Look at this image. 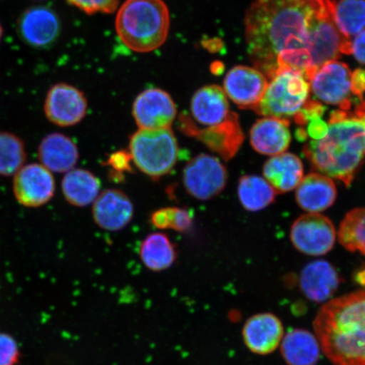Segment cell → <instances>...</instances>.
I'll return each instance as SVG.
<instances>
[{
    "label": "cell",
    "instance_id": "6da1fadb",
    "mask_svg": "<svg viewBox=\"0 0 365 365\" xmlns=\"http://www.w3.org/2000/svg\"><path fill=\"white\" fill-rule=\"evenodd\" d=\"M318 6L314 0H255L251 4L245 20L248 53L267 79L276 75L282 52L307 48L309 26Z\"/></svg>",
    "mask_w": 365,
    "mask_h": 365
},
{
    "label": "cell",
    "instance_id": "7a4b0ae2",
    "mask_svg": "<svg viewBox=\"0 0 365 365\" xmlns=\"http://www.w3.org/2000/svg\"><path fill=\"white\" fill-rule=\"evenodd\" d=\"M328 132L304 148V156L317 170L349 186L365 158V101L354 110L333 111Z\"/></svg>",
    "mask_w": 365,
    "mask_h": 365
},
{
    "label": "cell",
    "instance_id": "3957f363",
    "mask_svg": "<svg viewBox=\"0 0 365 365\" xmlns=\"http://www.w3.org/2000/svg\"><path fill=\"white\" fill-rule=\"evenodd\" d=\"M314 333L334 365H365V290L332 299L319 309Z\"/></svg>",
    "mask_w": 365,
    "mask_h": 365
},
{
    "label": "cell",
    "instance_id": "277c9868",
    "mask_svg": "<svg viewBox=\"0 0 365 365\" xmlns=\"http://www.w3.org/2000/svg\"><path fill=\"white\" fill-rule=\"evenodd\" d=\"M170 29V11L163 0H126L118 9L115 29L132 51L149 53L161 47Z\"/></svg>",
    "mask_w": 365,
    "mask_h": 365
},
{
    "label": "cell",
    "instance_id": "5b68a950",
    "mask_svg": "<svg viewBox=\"0 0 365 365\" xmlns=\"http://www.w3.org/2000/svg\"><path fill=\"white\" fill-rule=\"evenodd\" d=\"M128 150L136 168L154 180L168 175L179 158V145L172 129H139L130 137Z\"/></svg>",
    "mask_w": 365,
    "mask_h": 365
},
{
    "label": "cell",
    "instance_id": "8992f818",
    "mask_svg": "<svg viewBox=\"0 0 365 365\" xmlns=\"http://www.w3.org/2000/svg\"><path fill=\"white\" fill-rule=\"evenodd\" d=\"M308 81L299 72L291 70L277 72L255 111L266 117L289 120L308 101L310 91Z\"/></svg>",
    "mask_w": 365,
    "mask_h": 365
},
{
    "label": "cell",
    "instance_id": "52a82bcc",
    "mask_svg": "<svg viewBox=\"0 0 365 365\" xmlns=\"http://www.w3.org/2000/svg\"><path fill=\"white\" fill-rule=\"evenodd\" d=\"M319 6L308 30L307 48L317 71L326 63L336 61L341 54L352 53L351 41L342 34L333 17L334 2L319 0Z\"/></svg>",
    "mask_w": 365,
    "mask_h": 365
},
{
    "label": "cell",
    "instance_id": "ba28073f",
    "mask_svg": "<svg viewBox=\"0 0 365 365\" xmlns=\"http://www.w3.org/2000/svg\"><path fill=\"white\" fill-rule=\"evenodd\" d=\"M180 129L186 135L202 143L213 153L225 160L235 156L244 143V133L240 124L238 114L230 112L226 120L217 125L200 129L187 114L179 118Z\"/></svg>",
    "mask_w": 365,
    "mask_h": 365
},
{
    "label": "cell",
    "instance_id": "9c48e42d",
    "mask_svg": "<svg viewBox=\"0 0 365 365\" xmlns=\"http://www.w3.org/2000/svg\"><path fill=\"white\" fill-rule=\"evenodd\" d=\"M182 180L187 193L195 199L208 200L225 190L227 173L220 160L202 153L186 164Z\"/></svg>",
    "mask_w": 365,
    "mask_h": 365
},
{
    "label": "cell",
    "instance_id": "30bf717a",
    "mask_svg": "<svg viewBox=\"0 0 365 365\" xmlns=\"http://www.w3.org/2000/svg\"><path fill=\"white\" fill-rule=\"evenodd\" d=\"M16 202L26 208H39L51 202L56 190L53 173L39 163H26L13 177Z\"/></svg>",
    "mask_w": 365,
    "mask_h": 365
},
{
    "label": "cell",
    "instance_id": "8fae6325",
    "mask_svg": "<svg viewBox=\"0 0 365 365\" xmlns=\"http://www.w3.org/2000/svg\"><path fill=\"white\" fill-rule=\"evenodd\" d=\"M351 76L352 72L346 63L333 61L318 68L309 81L310 86L319 101L349 110L352 107Z\"/></svg>",
    "mask_w": 365,
    "mask_h": 365
},
{
    "label": "cell",
    "instance_id": "7c38bea8",
    "mask_svg": "<svg viewBox=\"0 0 365 365\" xmlns=\"http://www.w3.org/2000/svg\"><path fill=\"white\" fill-rule=\"evenodd\" d=\"M88 103L86 96L74 86L66 83L53 85L44 100L46 118L58 127L78 125L88 113Z\"/></svg>",
    "mask_w": 365,
    "mask_h": 365
},
{
    "label": "cell",
    "instance_id": "4fadbf2b",
    "mask_svg": "<svg viewBox=\"0 0 365 365\" xmlns=\"http://www.w3.org/2000/svg\"><path fill=\"white\" fill-rule=\"evenodd\" d=\"M132 115L139 129H171L177 117V107L167 91L148 88L137 96L132 106Z\"/></svg>",
    "mask_w": 365,
    "mask_h": 365
},
{
    "label": "cell",
    "instance_id": "5bb4252c",
    "mask_svg": "<svg viewBox=\"0 0 365 365\" xmlns=\"http://www.w3.org/2000/svg\"><path fill=\"white\" fill-rule=\"evenodd\" d=\"M336 231L330 219L317 213L299 217L291 228V240L300 252L319 257L334 246Z\"/></svg>",
    "mask_w": 365,
    "mask_h": 365
},
{
    "label": "cell",
    "instance_id": "9a60e30c",
    "mask_svg": "<svg viewBox=\"0 0 365 365\" xmlns=\"http://www.w3.org/2000/svg\"><path fill=\"white\" fill-rule=\"evenodd\" d=\"M17 33L26 45L36 49H47L56 42L61 33V20L52 9L33 6L21 14Z\"/></svg>",
    "mask_w": 365,
    "mask_h": 365
},
{
    "label": "cell",
    "instance_id": "2e32d148",
    "mask_svg": "<svg viewBox=\"0 0 365 365\" xmlns=\"http://www.w3.org/2000/svg\"><path fill=\"white\" fill-rule=\"evenodd\" d=\"M268 86V81L257 68L235 66L227 72L223 90L227 98L241 109H253L261 103Z\"/></svg>",
    "mask_w": 365,
    "mask_h": 365
},
{
    "label": "cell",
    "instance_id": "e0dca14e",
    "mask_svg": "<svg viewBox=\"0 0 365 365\" xmlns=\"http://www.w3.org/2000/svg\"><path fill=\"white\" fill-rule=\"evenodd\" d=\"M93 204L94 222L104 230H124L133 219L134 205L124 191L117 189L104 190Z\"/></svg>",
    "mask_w": 365,
    "mask_h": 365
},
{
    "label": "cell",
    "instance_id": "ac0fdd59",
    "mask_svg": "<svg viewBox=\"0 0 365 365\" xmlns=\"http://www.w3.org/2000/svg\"><path fill=\"white\" fill-rule=\"evenodd\" d=\"M284 335L280 319L272 313L255 314L246 321L243 328L245 344L250 352L267 355L281 344Z\"/></svg>",
    "mask_w": 365,
    "mask_h": 365
},
{
    "label": "cell",
    "instance_id": "d6986e66",
    "mask_svg": "<svg viewBox=\"0 0 365 365\" xmlns=\"http://www.w3.org/2000/svg\"><path fill=\"white\" fill-rule=\"evenodd\" d=\"M339 272L329 262L318 259L309 263L300 273L301 291L314 303H327L340 286Z\"/></svg>",
    "mask_w": 365,
    "mask_h": 365
},
{
    "label": "cell",
    "instance_id": "ffe728a7",
    "mask_svg": "<svg viewBox=\"0 0 365 365\" xmlns=\"http://www.w3.org/2000/svg\"><path fill=\"white\" fill-rule=\"evenodd\" d=\"M38 158V163L53 173H66L75 168L80 153L71 137L53 132L40 140Z\"/></svg>",
    "mask_w": 365,
    "mask_h": 365
},
{
    "label": "cell",
    "instance_id": "44dd1931",
    "mask_svg": "<svg viewBox=\"0 0 365 365\" xmlns=\"http://www.w3.org/2000/svg\"><path fill=\"white\" fill-rule=\"evenodd\" d=\"M289 120L266 117L257 120L250 130V143L259 153L277 156L291 143Z\"/></svg>",
    "mask_w": 365,
    "mask_h": 365
},
{
    "label": "cell",
    "instance_id": "7402d4cb",
    "mask_svg": "<svg viewBox=\"0 0 365 365\" xmlns=\"http://www.w3.org/2000/svg\"><path fill=\"white\" fill-rule=\"evenodd\" d=\"M190 111L200 125L210 127L221 124L230 113L225 90L217 85L198 89L191 98Z\"/></svg>",
    "mask_w": 365,
    "mask_h": 365
},
{
    "label": "cell",
    "instance_id": "603a6c76",
    "mask_svg": "<svg viewBox=\"0 0 365 365\" xmlns=\"http://www.w3.org/2000/svg\"><path fill=\"white\" fill-rule=\"evenodd\" d=\"M336 198V189L331 178L321 173H309L297 187L296 200L301 208L318 213L331 207Z\"/></svg>",
    "mask_w": 365,
    "mask_h": 365
},
{
    "label": "cell",
    "instance_id": "cb8c5ba5",
    "mask_svg": "<svg viewBox=\"0 0 365 365\" xmlns=\"http://www.w3.org/2000/svg\"><path fill=\"white\" fill-rule=\"evenodd\" d=\"M263 173L276 193H286L297 188L302 181L303 163L296 155L284 153L269 159Z\"/></svg>",
    "mask_w": 365,
    "mask_h": 365
},
{
    "label": "cell",
    "instance_id": "d4e9b609",
    "mask_svg": "<svg viewBox=\"0 0 365 365\" xmlns=\"http://www.w3.org/2000/svg\"><path fill=\"white\" fill-rule=\"evenodd\" d=\"M281 354L287 365H316L321 357V345L308 330L293 329L281 341Z\"/></svg>",
    "mask_w": 365,
    "mask_h": 365
},
{
    "label": "cell",
    "instance_id": "484cf974",
    "mask_svg": "<svg viewBox=\"0 0 365 365\" xmlns=\"http://www.w3.org/2000/svg\"><path fill=\"white\" fill-rule=\"evenodd\" d=\"M61 189L66 202L77 207H88L97 199L101 184L93 173L84 168H73L65 173Z\"/></svg>",
    "mask_w": 365,
    "mask_h": 365
},
{
    "label": "cell",
    "instance_id": "4316f807",
    "mask_svg": "<svg viewBox=\"0 0 365 365\" xmlns=\"http://www.w3.org/2000/svg\"><path fill=\"white\" fill-rule=\"evenodd\" d=\"M140 257L148 270L159 272L168 270L176 262V246L163 232H153L140 247Z\"/></svg>",
    "mask_w": 365,
    "mask_h": 365
},
{
    "label": "cell",
    "instance_id": "83f0119b",
    "mask_svg": "<svg viewBox=\"0 0 365 365\" xmlns=\"http://www.w3.org/2000/svg\"><path fill=\"white\" fill-rule=\"evenodd\" d=\"M238 195L242 205L250 212L261 211L275 199L276 191L262 177L245 175L241 178Z\"/></svg>",
    "mask_w": 365,
    "mask_h": 365
},
{
    "label": "cell",
    "instance_id": "f1b7e54d",
    "mask_svg": "<svg viewBox=\"0 0 365 365\" xmlns=\"http://www.w3.org/2000/svg\"><path fill=\"white\" fill-rule=\"evenodd\" d=\"M24 140L11 131L0 130V176L13 177L26 163Z\"/></svg>",
    "mask_w": 365,
    "mask_h": 365
},
{
    "label": "cell",
    "instance_id": "f546056e",
    "mask_svg": "<svg viewBox=\"0 0 365 365\" xmlns=\"http://www.w3.org/2000/svg\"><path fill=\"white\" fill-rule=\"evenodd\" d=\"M334 2L333 17L346 38L365 30V0H339Z\"/></svg>",
    "mask_w": 365,
    "mask_h": 365
},
{
    "label": "cell",
    "instance_id": "4dcf8cb0",
    "mask_svg": "<svg viewBox=\"0 0 365 365\" xmlns=\"http://www.w3.org/2000/svg\"><path fill=\"white\" fill-rule=\"evenodd\" d=\"M339 241L352 252L359 251L365 255V207L353 210L346 214L339 228Z\"/></svg>",
    "mask_w": 365,
    "mask_h": 365
},
{
    "label": "cell",
    "instance_id": "1f68e13d",
    "mask_svg": "<svg viewBox=\"0 0 365 365\" xmlns=\"http://www.w3.org/2000/svg\"><path fill=\"white\" fill-rule=\"evenodd\" d=\"M167 226L171 230L185 232L190 230L193 225V215L188 209L180 207H166Z\"/></svg>",
    "mask_w": 365,
    "mask_h": 365
},
{
    "label": "cell",
    "instance_id": "d6a6232c",
    "mask_svg": "<svg viewBox=\"0 0 365 365\" xmlns=\"http://www.w3.org/2000/svg\"><path fill=\"white\" fill-rule=\"evenodd\" d=\"M71 6L86 14H112L117 11L120 0H67Z\"/></svg>",
    "mask_w": 365,
    "mask_h": 365
},
{
    "label": "cell",
    "instance_id": "836d02e7",
    "mask_svg": "<svg viewBox=\"0 0 365 365\" xmlns=\"http://www.w3.org/2000/svg\"><path fill=\"white\" fill-rule=\"evenodd\" d=\"M21 352L17 341L10 334L0 331V365H16Z\"/></svg>",
    "mask_w": 365,
    "mask_h": 365
},
{
    "label": "cell",
    "instance_id": "e575fe53",
    "mask_svg": "<svg viewBox=\"0 0 365 365\" xmlns=\"http://www.w3.org/2000/svg\"><path fill=\"white\" fill-rule=\"evenodd\" d=\"M130 162L132 159L129 150H120L111 155L108 160V165L112 167L114 171L131 172Z\"/></svg>",
    "mask_w": 365,
    "mask_h": 365
},
{
    "label": "cell",
    "instance_id": "d590c367",
    "mask_svg": "<svg viewBox=\"0 0 365 365\" xmlns=\"http://www.w3.org/2000/svg\"><path fill=\"white\" fill-rule=\"evenodd\" d=\"M307 127V134L313 140L322 139L328 132V125L322 120V117L314 118L309 120Z\"/></svg>",
    "mask_w": 365,
    "mask_h": 365
},
{
    "label": "cell",
    "instance_id": "8d00e7d4",
    "mask_svg": "<svg viewBox=\"0 0 365 365\" xmlns=\"http://www.w3.org/2000/svg\"><path fill=\"white\" fill-rule=\"evenodd\" d=\"M352 81V94L357 98L359 101H362L363 95L365 93V70L364 68H357L352 73L351 76Z\"/></svg>",
    "mask_w": 365,
    "mask_h": 365
},
{
    "label": "cell",
    "instance_id": "74e56055",
    "mask_svg": "<svg viewBox=\"0 0 365 365\" xmlns=\"http://www.w3.org/2000/svg\"><path fill=\"white\" fill-rule=\"evenodd\" d=\"M351 48L355 58L365 65V30L356 35L353 42H351Z\"/></svg>",
    "mask_w": 365,
    "mask_h": 365
},
{
    "label": "cell",
    "instance_id": "f35d334b",
    "mask_svg": "<svg viewBox=\"0 0 365 365\" xmlns=\"http://www.w3.org/2000/svg\"><path fill=\"white\" fill-rule=\"evenodd\" d=\"M354 280L360 286L365 287V268L355 273Z\"/></svg>",
    "mask_w": 365,
    "mask_h": 365
},
{
    "label": "cell",
    "instance_id": "ab89813d",
    "mask_svg": "<svg viewBox=\"0 0 365 365\" xmlns=\"http://www.w3.org/2000/svg\"><path fill=\"white\" fill-rule=\"evenodd\" d=\"M3 34H4L3 27H2V25L0 24V43H1Z\"/></svg>",
    "mask_w": 365,
    "mask_h": 365
},
{
    "label": "cell",
    "instance_id": "60d3db41",
    "mask_svg": "<svg viewBox=\"0 0 365 365\" xmlns=\"http://www.w3.org/2000/svg\"><path fill=\"white\" fill-rule=\"evenodd\" d=\"M314 1H319V0H314Z\"/></svg>",
    "mask_w": 365,
    "mask_h": 365
}]
</instances>
